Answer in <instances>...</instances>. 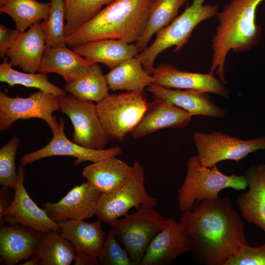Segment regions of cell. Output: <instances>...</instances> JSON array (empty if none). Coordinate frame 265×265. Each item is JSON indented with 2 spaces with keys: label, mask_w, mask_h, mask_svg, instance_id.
<instances>
[{
  "label": "cell",
  "mask_w": 265,
  "mask_h": 265,
  "mask_svg": "<svg viewBox=\"0 0 265 265\" xmlns=\"http://www.w3.org/2000/svg\"><path fill=\"white\" fill-rule=\"evenodd\" d=\"M180 221L191 239L192 257L206 265H226L248 243L244 225L228 196L203 200L182 212Z\"/></svg>",
  "instance_id": "cell-1"
},
{
  "label": "cell",
  "mask_w": 265,
  "mask_h": 265,
  "mask_svg": "<svg viewBox=\"0 0 265 265\" xmlns=\"http://www.w3.org/2000/svg\"><path fill=\"white\" fill-rule=\"evenodd\" d=\"M264 0H231L218 12V25L212 39V61L210 71L226 83L224 66L230 51L247 52L258 45L262 29L256 23V12Z\"/></svg>",
  "instance_id": "cell-2"
},
{
  "label": "cell",
  "mask_w": 265,
  "mask_h": 265,
  "mask_svg": "<svg viewBox=\"0 0 265 265\" xmlns=\"http://www.w3.org/2000/svg\"><path fill=\"white\" fill-rule=\"evenodd\" d=\"M153 0H116L66 37V45L73 48L104 39L136 42L146 28Z\"/></svg>",
  "instance_id": "cell-3"
},
{
  "label": "cell",
  "mask_w": 265,
  "mask_h": 265,
  "mask_svg": "<svg viewBox=\"0 0 265 265\" xmlns=\"http://www.w3.org/2000/svg\"><path fill=\"white\" fill-rule=\"evenodd\" d=\"M247 186L244 175H225L216 164L204 166L197 155H193L188 160L185 179L179 190L178 206L182 212L189 211L203 200L218 197L224 189L243 190Z\"/></svg>",
  "instance_id": "cell-4"
},
{
  "label": "cell",
  "mask_w": 265,
  "mask_h": 265,
  "mask_svg": "<svg viewBox=\"0 0 265 265\" xmlns=\"http://www.w3.org/2000/svg\"><path fill=\"white\" fill-rule=\"evenodd\" d=\"M205 0H192L181 14L177 16L167 26L159 30L153 43L135 56L144 69L152 75L154 62L162 51L175 46L174 52L180 51L187 44L197 25L212 18L218 13L216 5L204 4Z\"/></svg>",
  "instance_id": "cell-5"
},
{
  "label": "cell",
  "mask_w": 265,
  "mask_h": 265,
  "mask_svg": "<svg viewBox=\"0 0 265 265\" xmlns=\"http://www.w3.org/2000/svg\"><path fill=\"white\" fill-rule=\"evenodd\" d=\"M166 219L154 208L141 207L109 225L131 259L139 265L150 242Z\"/></svg>",
  "instance_id": "cell-6"
},
{
  "label": "cell",
  "mask_w": 265,
  "mask_h": 265,
  "mask_svg": "<svg viewBox=\"0 0 265 265\" xmlns=\"http://www.w3.org/2000/svg\"><path fill=\"white\" fill-rule=\"evenodd\" d=\"M128 180L116 190L101 193L95 215L102 222L111 224L119 217L128 214L130 209L141 207L155 208L158 200L149 195L145 186V172L141 163L135 160Z\"/></svg>",
  "instance_id": "cell-7"
},
{
  "label": "cell",
  "mask_w": 265,
  "mask_h": 265,
  "mask_svg": "<svg viewBox=\"0 0 265 265\" xmlns=\"http://www.w3.org/2000/svg\"><path fill=\"white\" fill-rule=\"evenodd\" d=\"M148 105L143 93L108 94L96 104L100 119L109 138L123 141L144 115Z\"/></svg>",
  "instance_id": "cell-8"
},
{
  "label": "cell",
  "mask_w": 265,
  "mask_h": 265,
  "mask_svg": "<svg viewBox=\"0 0 265 265\" xmlns=\"http://www.w3.org/2000/svg\"><path fill=\"white\" fill-rule=\"evenodd\" d=\"M60 96L39 90L28 97H11L0 91V131L11 128L19 119L40 118L51 128L53 134L60 128L53 113L60 109Z\"/></svg>",
  "instance_id": "cell-9"
},
{
  "label": "cell",
  "mask_w": 265,
  "mask_h": 265,
  "mask_svg": "<svg viewBox=\"0 0 265 265\" xmlns=\"http://www.w3.org/2000/svg\"><path fill=\"white\" fill-rule=\"evenodd\" d=\"M193 139L201 163L208 167L225 160L238 162L250 153L265 150V135L244 140L220 132H195Z\"/></svg>",
  "instance_id": "cell-10"
},
{
  "label": "cell",
  "mask_w": 265,
  "mask_h": 265,
  "mask_svg": "<svg viewBox=\"0 0 265 265\" xmlns=\"http://www.w3.org/2000/svg\"><path fill=\"white\" fill-rule=\"evenodd\" d=\"M59 110L72 123L73 142L90 149H105L109 138L94 102L79 99L71 94L60 96Z\"/></svg>",
  "instance_id": "cell-11"
},
{
  "label": "cell",
  "mask_w": 265,
  "mask_h": 265,
  "mask_svg": "<svg viewBox=\"0 0 265 265\" xmlns=\"http://www.w3.org/2000/svg\"><path fill=\"white\" fill-rule=\"evenodd\" d=\"M25 166L18 168V179L13 189L14 196L7 207L3 221L11 225L19 224L41 233L53 230L60 232L58 223L53 221L43 209L37 206L27 193L24 184Z\"/></svg>",
  "instance_id": "cell-12"
},
{
  "label": "cell",
  "mask_w": 265,
  "mask_h": 265,
  "mask_svg": "<svg viewBox=\"0 0 265 265\" xmlns=\"http://www.w3.org/2000/svg\"><path fill=\"white\" fill-rule=\"evenodd\" d=\"M191 249V239L184 226L169 217L150 242L139 265H169Z\"/></svg>",
  "instance_id": "cell-13"
},
{
  "label": "cell",
  "mask_w": 265,
  "mask_h": 265,
  "mask_svg": "<svg viewBox=\"0 0 265 265\" xmlns=\"http://www.w3.org/2000/svg\"><path fill=\"white\" fill-rule=\"evenodd\" d=\"M60 128L53 134L49 143L42 148L35 152L24 155L20 159V165L25 166L40 159L55 156H68L75 157V164L79 165L83 162H96L107 158L116 157L122 153L119 146L109 149H93L78 145L66 137L64 132V121H59Z\"/></svg>",
  "instance_id": "cell-14"
},
{
  "label": "cell",
  "mask_w": 265,
  "mask_h": 265,
  "mask_svg": "<svg viewBox=\"0 0 265 265\" xmlns=\"http://www.w3.org/2000/svg\"><path fill=\"white\" fill-rule=\"evenodd\" d=\"M101 194L87 181L72 188L59 201L44 203L42 207L48 216L57 223L66 220H84L95 215Z\"/></svg>",
  "instance_id": "cell-15"
},
{
  "label": "cell",
  "mask_w": 265,
  "mask_h": 265,
  "mask_svg": "<svg viewBox=\"0 0 265 265\" xmlns=\"http://www.w3.org/2000/svg\"><path fill=\"white\" fill-rule=\"evenodd\" d=\"M154 83L172 89H191L213 93L228 99L230 92L213 73L203 74L182 71L174 66L160 64L152 73Z\"/></svg>",
  "instance_id": "cell-16"
},
{
  "label": "cell",
  "mask_w": 265,
  "mask_h": 265,
  "mask_svg": "<svg viewBox=\"0 0 265 265\" xmlns=\"http://www.w3.org/2000/svg\"><path fill=\"white\" fill-rule=\"evenodd\" d=\"M191 117L183 108L155 98L148 103L144 115L131 134L133 138L139 139L162 129L183 128L189 124Z\"/></svg>",
  "instance_id": "cell-17"
},
{
  "label": "cell",
  "mask_w": 265,
  "mask_h": 265,
  "mask_svg": "<svg viewBox=\"0 0 265 265\" xmlns=\"http://www.w3.org/2000/svg\"><path fill=\"white\" fill-rule=\"evenodd\" d=\"M155 98L167 101L180 107L192 116L202 115L212 118H222L227 113L216 105L209 93L191 89L166 88L153 83L146 88Z\"/></svg>",
  "instance_id": "cell-18"
},
{
  "label": "cell",
  "mask_w": 265,
  "mask_h": 265,
  "mask_svg": "<svg viewBox=\"0 0 265 265\" xmlns=\"http://www.w3.org/2000/svg\"><path fill=\"white\" fill-rule=\"evenodd\" d=\"M248 189L238 197L242 217L265 233V164L252 165L244 174Z\"/></svg>",
  "instance_id": "cell-19"
},
{
  "label": "cell",
  "mask_w": 265,
  "mask_h": 265,
  "mask_svg": "<svg viewBox=\"0 0 265 265\" xmlns=\"http://www.w3.org/2000/svg\"><path fill=\"white\" fill-rule=\"evenodd\" d=\"M23 225L0 226V261L6 265H15L34 255L41 235Z\"/></svg>",
  "instance_id": "cell-20"
},
{
  "label": "cell",
  "mask_w": 265,
  "mask_h": 265,
  "mask_svg": "<svg viewBox=\"0 0 265 265\" xmlns=\"http://www.w3.org/2000/svg\"><path fill=\"white\" fill-rule=\"evenodd\" d=\"M46 48L39 21L21 34L7 51L6 56L9 59L8 62L11 66H18L25 72L35 73L38 71Z\"/></svg>",
  "instance_id": "cell-21"
},
{
  "label": "cell",
  "mask_w": 265,
  "mask_h": 265,
  "mask_svg": "<svg viewBox=\"0 0 265 265\" xmlns=\"http://www.w3.org/2000/svg\"><path fill=\"white\" fill-rule=\"evenodd\" d=\"M73 50L90 62L103 63L110 70L135 57L139 52L136 44L114 39L89 41L73 47Z\"/></svg>",
  "instance_id": "cell-22"
},
{
  "label": "cell",
  "mask_w": 265,
  "mask_h": 265,
  "mask_svg": "<svg viewBox=\"0 0 265 265\" xmlns=\"http://www.w3.org/2000/svg\"><path fill=\"white\" fill-rule=\"evenodd\" d=\"M112 157L93 162L82 171V176L101 193L113 192L130 177L132 165Z\"/></svg>",
  "instance_id": "cell-23"
},
{
  "label": "cell",
  "mask_w": 265,
  "mask_h": 265,
  "mask_svg": "<svg viewBox=\"0 0 265 265\" xmlns=\"http://www.w3.org/2000/svg\"><path fill=\"white\" fill-rule=\"evenodd\" d=\"M92 64L66 45L46 48L38 72L59 74L68 83L84 74Z\"/></svg>",
  "instance_id": "cell-24"
},
{
  "label": "cell",
  "mask_w": 265,
  "mask_h": 265,
  "mask_svg": "<svg viewBox=\"0 0 265 265\" xmlns=\"http://www.w3.org/2000/svg\"><path fill=\"white\" fill-rule=\"evenodd\" d=\"M101 223L99 219L92 223L71 219L57 223L60 234L73 244L76 251L98 257L105 241Z\"/></svg>",
  "instance_id": "cell-25"
},
{
  "label": "cell",
  "mask_w": 265,
  "mask_h": 265,
  "mask_svg": "<svg viewBox=\"0 0 265 265\" xmlns=\"http://www.w3.org/2000/svg\"><path fill=\"white\" fill-rule=\"evenodd\" d=\"M141 62L136 57L121 63L106 75L110 89L143 93L154 82V78L142 68Z\"/></svg>",
  "instance_id": "cell-26"
},
{
  "label": "cell",
  "mask_w": 265,
  "mask_h": 265,
  "mask_svg": "<svg viewBox=\"0 0 265 265\" xmlns=\"http://www.w3.org/2000/svg\"><path fill=\"white\" fill-rule=\"evenodd\" d=\"M106 75L97 63H92L82 76L64 86V90L75 97L99 103L109 94Z\"/></svg>",
  "instance_id": "cell-27"
},
{
  "label": "cell",
  "mask_w": 265,
  "mask_h": 265,
  "mask_svg": "<svg viewBox=\"0 0 265 265\" xmlns=\"http://www.w3.org/2000/svg\"><path fill=\"white\" fill-rule=\"evenodd\" d=\"M76 254L74 246L59 231L41 234L36 252L41 265H70Z\"/></svg>",
  "instance_id": "cell-28"
},
{
  "label": "cell",
  "mask_w": 265,
  "mask_h": 265,
  "mask_svg": "<svg viewBox=\"0 0 265 265\" xmlns=\"http://www.w3.org/2000/svg\"><path fill=\"white\" fill-rule=\"evenodd\" d=\"M187 0H153L147 25L140 38L136 42L139 51L144 50L152 37L167 26L178 15L179 9Z\"/></svg>",
  "instance_id": "cell-29"
},
{
  "label": "cell",
  "mask_w": 265,
  "mask_h": 265,
  "mask_svg": "<svg viewBox=\"0 0 265 265\" xmlns=\"http://www.w3.org/2000/svg\"><path fill=\"white\" fill-rule=\"evenodd\" d=\"M0 13L6 14L21 32L41 19L47 18L50 4L36 0H5L0 4Z\"/></svg>",
  "instance_id": "cell-30"
},
{
  "label": "cell",
  "mask_w": 265,
  "mask_h": 265,
  "mask_svg": "<svg viewBox=\"0 0 265 265\" xmlns=\"http://www.w3.org/2000/svg\"><path fill=\"white\" fill-rule=\"evenodd\" d=\"M117 0H64L65 38Z\"/></svg>",
  "instance_id": "cell-31"
},
{
  "label": "cell",
  "mask_w": 265,
  "mask_h": 265,
  "mask_svg": "<svg viewBox=\"0 0 265 265\" xmlns=\"http://www.w3.org/2000/svg\"><path fill=\"white\" fill-rule=\"evenodd\" d=\"M8 57L4 58L0 65V81L7 83L10 86L21 85L27 87H34L43 91L49 92L59 96L66 95V92L58 86L51 83L46 74L39 73H23L12 68Z\"/></svg>",
  "instance_id": "cell-32"
},
{
  "label": "cell",
  "mask_w": 265,
  "mask_h": 265,
  "mask_svg": "<svg viewBox=\"0 0 265 265\" xmlns=\"http://www.w3.org/2000/svg\"><path fill=\"white\" fill-rule=\"evenodd\" d=\"M50 4L47 18L41 23L46 48L65 46L64 0H51Z\"/></svg>",
  "instance_id": "cell-33"
},
{
  "label": "cell",
  "mask_w": 265,
  "mask_h": 265,
  "mask_svg": "<svg viewBox=\"0 0 265 265\" xmlns=\"http://www.w3.org/2000/svg\"><path fill=\"white\" fill-rule=\"evenodd\" d=\"M20 139L12 136L0 149V185L3 187L14 189L18 179L15 165V156Z\"/></svg>",
  "instance_id": "cell-34"
},
{
  "label": "cell",
  "mask_w": 265,
  "mask_h": 265,
  "mask_svg": "<svg viewBox=\"0 0 265 265\" xmlns=\"http://www.w3.org/2000/svg\"><path fill=\"white\" fill-rule=\"evenodd\" d=\"M102 265H137L121 245L113 229L109 231L98 256Z\"/></svg>",
  "instance_id": "cell-35"
},
{
  "label": "cell",
  "mask_w": 265,
  "mask_h": 265,
  "mask_svg": "<svg viewBox=\"0 0 265 265\" xmlns=\"http://www.w3.org/2000/svg\"><path fill=\"white\" fill-rule=\"evenodd\" d=\"M226 265H265V242L258 247L243 245Z\"/></svg>",
  "instance_id": "cell-36"
},
{
  "label": "cell",
  "mask_w": 265,
  "mask_h": 265,
  "mask_svg": "<svg viewBox=\"0 0 265 265\" xmlns=\"http://www.w3.org/2000/svg\"><path fill=\"white\" fill-rule=\"evenodd\" d=\"M23 32L17 28L11 29L0 24V56L4 58L6 53Z\"/></svg>",
  "instance_id": "cell-37"
},
{
  "label": "cell",
  "mask_w": 265,
  "mask_h": 265,
  "mask_svg": "<svg viewBox=\"0 0 265 265\" xmlns=\"http://www.w3.org/2000/svg\"><path fill=\"white\" fill-rule=\"evenodd\" d=\"M75 258V265H98L99 262L98 257L90 255L81 251H76Z\"/></svg>",
  "instance_id": "cell-38"
},
{
  "label": "cell",
  "mask_w": 265,
  "mask_h": 265,
  "mask_svg": "<svg viewBox=\"0 0 265 265\" xmlns=\"http://www.w3.org/2000/svg\"><path fill=\"white\" fill-rule=\"evenodd\" d=\"M3 189H1L0 192V226L3 225V215L9 205L8 204V201L7 199V196L6 195V192L5 190V187Z\"/></svg>",
  "instance_id": "cell-39"
},
{
  "label": "cell",
  "mask_w": 265,
  "mask_h": 265,
  "mask_svg": "<svg viewBox=\"0 0 265 265\" xmlns=\"http://www.w3.org/2000/svg\"><path fill=\"white\" fill-rule=\"evenodd\" d=\"M41 265V260L38 256L34 255L27 260L22 265Z\"/></svg>",
  "instance_id": "cell-40"
},
{
  "label": "cell",
  "mask_w": 265,
  "mask_h": 265,
  "mask_svg": "<svg viewBox=\"0 0 265 265\" xmlns=\"http://www.w3.org/2000/svg\"><path fill=\"white\" fill-rule=\"evenodd\" d=\"M5 0H0V4H1Z\"/></svg>",
  "instance_id": "cell-41"
}]
</instances>
